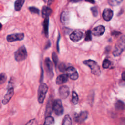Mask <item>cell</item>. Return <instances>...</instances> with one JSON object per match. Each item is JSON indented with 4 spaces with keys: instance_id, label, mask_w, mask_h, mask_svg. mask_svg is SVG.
Listing matches in <instances>:
<instances>
[{
    "instance_id": "6da1fadb",
    "label": "cell",
    "mask_w": 125,
    "mask_h": 125,
    "mask_svg": "<svg viewBox=\"0 0 125 125\" xmlns=\"http://www.w3.org/2000/svg\"><path fill=\"white\" fill-rule=\"evenodd\" d=\"M125 48V36H122L118 40L115 45L113 51V54L114 56L120 55Z\"/></svg>"
},
{
    "instance_id": "7a4b0ae2",
    "label": "cell",
    "mask_w": 125,
    "mask_h": 125,
    "mask_svg": "<svg viewBox=\"0 0 125 125\" xmlns=\"http://www.w3.org/2000/svg\"><path fill=\"white\" fill-rule=\"evenodd\" d=\"M83 63L90 68L91 72L93 74L97 76L101 75L100 68L96 62L92 60H87L84 61Z\"/></svg>"
},
{
    "instance_id": "3957f363",
    "label": "cell",
    "mask_w": 125,
    "mask_h": 125,
    "mask_svg": "<svg viewBox=\"0 0 125 125\" xmlns=\"http://www.w3.org/2000/svg\"><path fill=\"white\" fill-rule=\"evenodd\" d=\"M48 89V86L44 83H42L39 85L38 91V100L40 104L44 102Z\"/></svg>"
},
{
    "instance_id": "277c9868",
    "label": "cell",
    "mask_w": 125,
    "mask_h": 125,
    "mask_svg": "<svg viewBox=\"0 0 125 125\" xmlns=\"http://www.w3.org/2000/svg\"><path fill=\"white\" fill-rule=\"evenodd\" d=\"M27 56L26 49L24 46H21L15 52L14 57L17 62H21L24 60Z\"/></svg>"
},
{
    "instance_id": "5b68a950",
    "label": "cell",
    "mask_w": 125,
    "mask_h": 125,
    "mask_svg": "<svg viewBox=\"0 0 125 125\" xmlns=\"http://www.w3.org/2000/svg\"><path fill=\"white\" fill-rule=\"evenodd\" d=\"M53 110L58 116H61L63 113V107L61 100L56 99L54 101L53 103Z\"/></svg>"
},
{
    "instance_id": "8992f818",
    "label": "cell",
    "mask_w": 125,
    "mask_h": 125,
    "mask_svg": "<svg viewBox=\"0 0 125 125\" xmlns=\"http://www.w3.org/2000/svg\"><path fill=\"white\" fill-rule=\"evenodd\" d=\"M45 68L47 72V75L50 78H51L53 76V66L52 63L49 58H46L45 59L44 62Z\"/></svg>"
},
{
    "instance_id": "52a82bcc",
    "label": "cell",
    "mask_w": 125,
    "mask_h": 125,
    "mask_svg": "<svg viewBox=\"0 0 125 125\" xmlns=\"http://www.w3.org/2000/svg\"><path fill=\"white\" fill-rule=\"evenodd\" d=\"M24 37L23 33H15L9 35L6 37V40L8 42H13L17 41H21Z\"/></svg>"
},
{
    "instance_id": "ba28073f",
    "label": "cell",
    "mask_w": 125,
    "mask_h": 125,
    "mask_svg": "<svg viewBox=\"0 0 125 125\" xmlns=\"http://www.w3.org/2000/svg\"><path fill=\"white\" fill-rule=\"evenodd\" d=\"M66 73L68 77L71 80H76L79 77V75L77 70L73 66H69L66 69Z\"/></svg>"
},
{
    "instance_id": "9c48e42d",
    "label": "cell",
    "mask_w": 125,
    "mask_h": 125,
    "mask_svg": "<svg viewBox=\"0 0 125 125\" xmlns=\"http://www.w3.org/2000/svg\"><path fill=\"white\" fill-rule=\"evenodd\" d=\"M83 37V33L79 30H76L73 31L70 35V40L74 42H77L81 40Z\"/></svg>"
},
{
    "instance_id": "30bf717a",
    "label": "cell",
    "mask_w": 125,
    "mask_h": 125,
    "mask_svg": "<svg viewBox=\"0 0 125 125\" xmlns=\"http://www.w3.org/2000/svg\"><path fill=\"white\" fill-rule=\"evenodd\" d=\"M14 93V92L13 88L12 87L9 88L7 93L4 95V98L2 101V103L3 104H6L9 102V101L13 97Z\"/></svg>"
},
{
    "instance_id": "8fae6325",
    "label": "cell",
    "mask_w": 125,
    "mask_h": 125,
    "mask_svg": "<svg viewBox=\"0 0 125 125\" xmlns=\"http://www.w3.org/2000/svg\"><path fill=\"white\" fill-rule=\"evenodd\" d=\"M59 94L62 99H65L68 97L69 94V89L68 86L63 85L59 88Z\"/></svg>"
},
{
    "instance_id": "7c38bea8",
    "label": "cell",
    "mask_w": 125,
    "mask_h": 125,
    "mask_svg": "<svg viewBox=\"0 0 125 125\" xmlns=\"http://www.w3.org/2000/svg\"><path fill=\"white\" fill-rule=\"evenodd\" d=\"M87 116L88 113L87 111H81L75 116V120L76 122L81 123L87 119Z\"/></svg>"
},
{
    "instance_id": "4fadbf2b",
    "label": "cell",
    "mask_w": 125,
    "mask_h": 125,
    "mask_svg": "<svg viewBox=\"0 0 125 125\" xmlns=\"http://www.w3.org/2000/svg\"><path fill=\"white\" fill-rule=\"evenodd\" d=\"M70 16L68 11H63L61 13L60 17V20L61 22L64 24L67 25L69 22Z\"/></svg>"
},
{
    "instance_id": "5bb4252c",
    "label": "cell",
    "mask_w": 125,
    "mask_h": 125,
    "mask_svg": "<svg viewBox=\"0 0 125 125\" xmlns=\"http://www.w3.org/2000/svg\"><path fill=\"white\" fill-rule=\"evenodd\" d=\"M105 31V28L103 25H99L95 27L92 31V34L95 36L102 35Z\"/></svg>"
},
{
    "instance_id": "9a60e30c",
    "label": "cell",
    "mask_w": 125,
    "mask_h": 125,
    "mask_svg": "<svg viewBox=\"0 0 125 125\" xmlns=\"http://www.w3.org/2000/svg\"><path fill=\"white\" fill-rule=\"evenodd\" d=\"M113 15V11L109 8L105 9L103 13V18L106 21H109Z\"/></svg>"
},
{
    "instance_id": "2e32d148",
    "label": "cell",
    "mask_w": 125,
    "mask_h": 125,
    "mask_svg": "<svg viewBox=\"0 0 125 125\" xmlns=\"http://www.w3.org/2000/svg\"><path fill=\"white\" fill-rule=\"evenodd\" d=\"M68 75L67 74H61L57 77L56 80L57 84H62L65 83L68 81Z\"/></svg>"
},
{
    "instance_id": "e0dca14e",
    "label": "cell",
    "mask_w": 125,
    "mask_h": 125,
    "mask_svg": "<svg viewBox=\"0 0 125 125\" xmlns=\"http://www.w3.org/2000/svg\"><path fill=\"white\" fill-rule=\"evenodd\" d=\"M52 13V10L47 6H43L42 10V15L44 18L48 17Z\"/></svg>"
},
{
    "instance_id": "ac0fdd59",
    "label": "cell",
    "mask_w": 125,
    "mask_h": 125,
    "mask_svg": "<svg viewBox=\"0 0 125 125\" xmlns=\"http://www.w3.org/2000/svg\"><path fill=\"white\" fill-rule=\"evenodd\" d=\"M48 26H49V18L48 17L45 18L43 21V30L45 36L48 37Z\"/></svg>"
},
{
    "instance_id": "d6986e66",
    "label": "cell",
    "mask_w": 125,
    "mask_h": 125,
    "mask_svg": "<svg viewBox=\"0 0 125 125\" xmlns=\"http://www.w3.org/2000/svg\"><path fill=\"white\" fill-rule=\"evenodd\" d=\"M24 2V0H17L15 2V5H14L15 10L16 11H20L21 9Z\"/></svg>"
},
{
    "instance_id": "ffe728a7",
    "label": "cell",
    "mask_w": 125,
    "mask_h": 125,
    "mask_svg": "<svg viewBox=\"0 0 125 125\" xmlns=\"http://www.w3.org/2000/svg\"><path fill=\"white\" fill-rule=\"evenodd\" d=\"M72 121L70 116L68 114H66L63 118L62 125H72Z\"/></svg>"
},
{
    "instance_id": "44dd1931",
    "label": "cell",
    "mask_w": 125,
    "mask_h": 125,
    "mask_svg": "<svg viewBox=\"0 0 125 125\" xmlns=\"http://www.w3.org/2000/svg\"><path fill=\"white\" fill-rule=\"evenodd\" d=\"M54 123V118L51 116H47L45 120L43 125H52Z\"/></svg>"
},
{
    "instance_id": "7402d4cb",
    "label": "cell",
    "mask_w": 125,
    "mask_h": 125,
    "mask_svg": "<svg viewBox=\"0 0 125 125\" xmlns=\"http://www.w3.org/2000/svg\"><path fill=\"white\" fill-rule=\"evenodd\" d=\"M79 101V97L76 93V92L74 91L72 92V102L74 104H76Z\"/></svg>"
},
{
    "instance_id": "603a6c76",
    "label": "cell",
    "mask_w": 125,
    "mask_h": 125,
    "mask_svg": "<svg viewBox=\"0 0 125 125\" xmlns=\"http://www.w3.org/2000/svg\"><path fill=\"white\" fill-rule=\"evenodd\" d=\"M123 0H108V3L111 6H117L119 5Z\"/></svg>"
},
{
    "instance_id": "cb8c5ba5",
    "label": "cell",
    "mask_w": 125,
    "mask_h": 125,
    "mask_svg": "<svg viewBox=\"0 0 125 125\" xmlns=\"http://www.w3.org/2000/svg\"><path fill=\"white\" fill-rule=\"evenodd\" d=\"M124 104L121 101H118L115 104V107L118 109H122L124 108Z\"/></svg>"
},
{
    "instance_id": "d4e9b609",
    "label": "cell",
    "mask_w": 125,
    "mask_h": 125,
    "mask_svg": "<svg viewBox=\"0 0 125 125\" xmlns=\"http://www.w3.org/2000/svg\"><path fill=\"white\" fill-rule=\"evenodd\" d=\"M91 34H92V32L90 30H88L86 32L85 37V41H91V39H92Z\"/></svg>"
},
{
    "instance_id": "484cf974",
    "label": "cell",
    "mask_w": 125,
    "mask_h": 125,
    "mask_svg": "<svg viewBox=\"0 0 125 125\" xmlns=\"http://www.w3.org/2000/svg\"><path fill=\"white\" fill-rule=\"evenodd\" d=\"M111 62L108 60L105 59L103 62V67L104 68H107L110 65Z\"/></svg>"
},
{
    "instance_id": "4316f807",
    "label": "cell",
    "mask_w": 125,
    "mask_h": 125,
    "mask_svg": "<svg viewBox=\"0 0 125 125\" xmlns=\"http://www.w3.org/2000/svg\"><path fill=\"white\" fill-rule=\"evenodd\" d=\"M29 10L31 13H33L34 14H39V12H40L39 9L35 7H33V6L29 7Z\"/></svg>"
},
{
    "instance_id": "83f0119b",
    "label": "cell",
    "mask_w": 125,
    "mask_h": 125,
    "mask_svg": "<svg viewBox=\"0 0 125 125\" xmlns=\"http://www.w3.org/2000/svg\"><path fill=\"white\" fill-rule=\"evenodd\" d=\"M91 11L93 16H94V17L97 16V15L98 14V11L97 8L96 6L92 7L91 8Z\"/></svg>"
},
{
    "instance_id": "f1b7e54d",
    "label": "cell",
    "mask_w": 125,
    "mask_h": 125,
    "mask_svg": "<svg viewBox=\"0 0 125 125\" xmlns=\"http://www.w3.org/2000/svg\"><path fill=\"white\" fill-rule=\"evenodd\" d=\"M52 58L53 61L55 65L56 66L58 62V56H57V54L55 52H53L52 53Z\"/></svg>"
},
{
    "instance_id": "f546056e",
    "label": "cell",
    "mask_w": 125,
    "mask_h": 125,
    "mask_svg": "<svg viewBox=\"0 0 125 125\" xmlns=\"http://www.w3.org/2000/svg\"><path fill=\"white\" fill-rule=\"evenodd\" d=\"M59 69L60 71L64 72L66 70V67L64 63H61L59 65Z\"/></svg>"
},
{
    "instance_id": "4dcf8cb0",
    "label": "cell",
    "mask_w": 125,
    "mask_h": 125,
    "mask_svg": "<svg viewBox=\"0 0 125 125\" xmlns=\"http://www.w3.org/2000/svg\"><path fill=\"white\" fill-rule=\"evenodd\" d=\"M6 80V76L4 73H1L0 75V83L2 84Z\"/></svg>"
},
{
    "instance_id": "1f68e13d",
    "label": "cell",
    "mask_w": 125,
    "mask_h": 125,
    "mask_svg": "<svg viewBox=\"0 0 125 125\" xmlns=\"http://www.w3.org/2000/svg\"><path fill=\"white\" fill-rule=\"evenodd\" d=\"M85 1H87V2H90L91 3H95V1L94 0H84Z\"/></svg>"
},
{
    "instance_id": "d6a6232c",
    "label": "cell",
    "mask_w": 125,
    "mask_h": 125,
    "mask_svg": "<svg viewBox=\"0 0 125 125\" xmlns=\"http://www.w3.org/2000/svg\"><path fill=\"white\" fill-rule=\"evenodd\" d=\"M60 35H59V38H58V41H57V50H58V51H59V41H60Z\"/></svg>"
},
{
    "instance_id": "836d02e7",
    "label": "cell",
    "mask_w": 125,
    "mask_h": 125,
    "mask_svg": "<svg viewBox=\"0 0 125 125\" xmlns=\"http://www.w3.org/2000/svg\"><path fill=\"white\" fill-rule=\"evenodd\" d=\"M70 1L71 2H72L76 3V2H78L81 1H82V0H70Z\"/></svg>"
},
{
    "instance_id": "e575fe53",
    "label": "cell",
    "mask_w": 125,
    "mask_h": 125,
    "mask_svg": "<svg viewBox=\"0 0 125 125\" xmlns=\"http://www.w3.org/2000/svg\"><path fill=\"white\" fill-rule=\"evenodd\" d=\"M122 78L123 79V80L125 81V72H124L122 74Z\"/></svg>"
},
{
    "instance_id": "d590c367",
    "label": "cell",
    "mask_w": 125,
    "mask_h": 125,
    "mask_svg": "<svg viewBox=\"0 0 125 125\" xmlns=\"http://www.w3.org/2000/svg\"><path fill=\"white\" fill-rule=\"evenodd\" d=\"M54 0H48V5H50L54 1Z\"/></svg>"
},
{
    "instance_id": "8d00e7d4",
    "label": "cell",
    "mask_w": 125,
    "mask_h": 125,
    "mask_svg": "<svg viewBox=\"0 0 125 125\" xmlns=\"http://www.w3.org/2000/svg\"><path fill=\"white\" fill-rule=\"evenodd\" d=\"M44 0V1H45V0Z\"/></svg>"
}]
</instances>
